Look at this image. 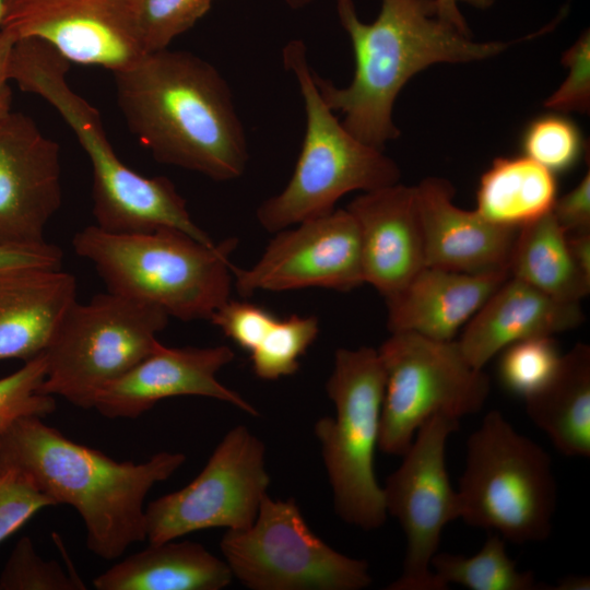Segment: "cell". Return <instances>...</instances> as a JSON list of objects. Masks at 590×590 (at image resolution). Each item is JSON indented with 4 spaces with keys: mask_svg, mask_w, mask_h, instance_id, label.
I'll return each mask as SVG.
<instances>
[{
    "mask_svg": "<svg viewBox=\"0 0 590 590\" xmlns=\"http://www.w3.org/2000/svg\"><path fill=\"white\" fill-rule=\"evenodd\" d=\"M113 74L129 130L158 163L215 181L244 174L246 132L229 85L213 64L165 48Z\"/></svg>",
    "mask_w": 590,
    "mask_h": 590,
    "instance_id": "obj_1",
    "label": "cell"
},
{
    "mask_svg": "<svg viewBox=\"0 0 590 590\" xmlns=\"http://www.w3.org/2000/svg\"><path fill=\"white\" fill-rule=\"evenodd\" d=\"M340 24L354 52L351 83L338 87L315 71L319 93L344 128L382 150L399 137L393 122L398 94L417 72L435 63H465L503 52L509 43L475 42L438 16L436 0H381L377 19L359 20L353 0H337Z\"/></svg>",
    "mask_w": 590,
    "mask_h": 590,
    "instance_id": "obj_2",
    "label": "cell"
},
{
    "mask_svg": "<svg viewBox=\"0 0 590 590\" xmlns=\"http://www.w3.org/2000/svg\"><path fill=\"white\" fill-rule=\"evenodd\" d=\"M0 461L25 471L55 505L73 507L85 524L88 550L109 560L146 540L145 496L186 456L162 451L141 463L116 461L69 439L42 417L25 416L0 434Z\"/></svg>",
    "mask_w": 590,
    "mask_h": 590,
    "instance_id": "obj_3",
    "label": "cell"
},
{
    "mask_svg": "<svg viewBox=\"0 0 590 590\" xmlns=\"http://www.w3.org/2000/svg\"><path fill=\"white\" fill-rule=\"evenodd\" d=\"M235 237L208 245L179 229L116 235L96 225L72 239L90 260L107 292L156 306L182 321L209 320L229 299V257Z\"/></svg>",
    "mask_w": 590,
    "mask_h": 590,
    "instance_id": "obj_4",
    "label": "cell"
},
{
    "mask_svg": "<svg viewBox=\"0 0 590 590\" xmlns=\"http://www.w3.org/2000/svg\"><path fill=\"white\" fill-rule=\"evenodd\" d=\"M283 62L297 80L306 130L287 185L257 209V220L271 233L333 211L349 192L394 185L401 176L393 160L355 138L327 106L302 40L293 39L284 47Z\"/></svg>",
    "mask_w": 590,
    "mask_h": 590,
    "instance_id": "obj_5",
    "label": "cell"
},
{
    "mask_svg": "<svg viewBox=\"0 0 590 590\" xmlns=\"http://www.w3.org/2000/svg\"><path fill=\"white\" fill-rule=\"evenodd\" d=\"M460 519L512 543L552 533L557 486L548 452L493 410L470 435L457 489Z\"/></svg>",
    "mask_w": 590,
    "mask_h": 590,
    "instance_id": "obj_6",
    "label": "cell"
},
{
    "mask_svg": "<svg viewBox=\"0 0 590 590\" xmlns=\"http://www.w3.org/2000/svg\"><path fill=\"white\" fill-rule=\"evenodd\" d=\"M385 387L377 350L338 349L326 384L335 415L321 417L314 426L335 512L365 531L380 528L388 516L374 468Z\"/></svg>",
    "mask_w": 590,
    "mask_h": 590,
    "instance_id": "obj_7",
    "label": "cell"
},
{
    "mask_svg": "<svg viewBox=\"0 0 590 590\" xmlns=\"http://www.w3.org/2000/svg\"><path fill=\"white\" fill-rule=\"evenodd\" d=\"M161 308L110 292L67 311L44 352L46 377L40 391L82 409L157 345L168 323Z\"/></svg>",
    "mask_w": 590,
    "mask_h": 590,
    "instance_id": "obj_8",
    "label": "cell"
},
{
    "mask_svg": "<svg viewBox=\"0 0 590 590\" xmlns=\"http://www.w3.org/2000/svg\"><path fill=\"white\" fill-rule=\"evenodd\" d=\"M377 351L386 375L378 448L387 455L402 457L430 417L460 420L488 398V376L467 362L456 340L392 332Z\"/></svg>",
    "mask_w": 590,
    "mask_h": 590,
    "instance_id": "obj_9",
    "label": "cell"
},
{
    "mask_svg": "<svg viewBox=\"0 0 590 590\" xmlns=\"http://www.w3.org/2000/svg\"><path fill=\"white\" fill-rule=\"evenodd\" d=\"M233 577L252 590H361L371 583L366 560L321 540L291 498L263 497L252 524L220 542Z\"/></svg>",
    "mask_w": 590,
    "mask_h": 590,
    "instance_id": "obj_10",
    "label": "cell"
},
{
    "mask_svg": "<svg viewBox=\"0 0 590 590\" xmlns=\"http://www.w3.org/2000/svg\"><path fill=\"white\" fill-rule=\"evenodd\" d=\"M264 453L263 442L246 426L229 429L196 479L148 505L150 544L203 529L250 527L270 484Z\"/></svg>",
    "mask_w": 590,
    "mask_h": 590,
    "instance_id": "obj_11",
    "label": "cell"
},
{
    "mask_svg": "<svg viewBox=\"0 0 590 590\" xmlns=\"http://www.w3.org/2000/svg\"><path fill=\"white\" fill-rule=\"evenodd\" d=\"M459 420L435 415L416 432L400 467L386 481L387 514L400 523L406 538L401 575L388 590H446L432 569L444 528L460 519V500L446 468L448 437Z\"/></svg>",
    "mask_w": 590,
    "mask_h": 590,
    "instance_id": "obj_12",
    "label": "cell"
},
{
    "mask_svg": "<svg viewBox=\"0 0 590 590\" xmlns=\"http://www.w3.org/2000/svg\"><path fill=\"white\" fill-rule=\"evenodd\" d=\"M231 271L244 297L306 287L351 291L365 283L356 221L346 209L305 220L276 232L251 268L232 264Z\"/></svg>",
    "mask_w": 590,
    "mask_h": 590,
    "instance_id": "obj_13",
    "label": "cell"
},
{
    "mask_svg": "<svg viewBox=\"0 0 590 590\" xmlns=\"http://www.w3.org/2000/svg\"><path fill=\"white\" fill-rule=\"evenodd\" d=\"M0 30L37 38L70 63L113 73L143 55L129 0H4Z\"/></svg>",
    "mask_w": 590,
    "mask_h": 590,
    "instance_id": "obj_14",
    "label": "cell"
},
{
    "mask_svg": "<svg viewBox=\"0 0 590 590\" xmlns=\"http://www.w3.org/2000/svg\"><path fill=\"white\" fill-rule=\"evenodd\" d=\"M59 144L27 115L0 126V244L46 241L45 227L62 201Z\"/></svg>",
    "mask_w": 590,
    "mask_h": 590,
    "instance_id": "obj_15",
    "label": "cell"
},
{
    "mask_svg": "<svg viewBox=\"0 0 590 590\" xmlns=\"http://www.w3.org/2000/svg\"><path fill=\"white\" fill-rule=\"evenodd\" d=\"M226 345L154 350L96 397L94 409L108 418H137L161 400L179 396L216 399L252 416L258 410L216 379L217 371L234 359Z\"/></svg>",
    "mask_w": 590,
    "mask_h": 590,
    "instance_id": "obj_16",
    "label": "cell"
},
{
    "mask_svg": "<svg viewBox=\"0 0 590 590\" xmlns=\"http://www.w3.org/2000/svg\"><path fill=\"white\" fill-rule=\"evenodd\" d=\"M346 210L359 232L364 282L387 299L426 267L415 186L366 191Z\"/></svg>",
    "mask_w": 590,
    "mask_h": 590,
    "instance_id": "obj_17",
    "label": "cell"
},
{
    "mask_svg": "<svg viewBox=\"0 0 590 590\" xmlns=\"http://www.w3.org/2000/svg\"><path fill=\"white\" fill-rule=\"evenodd\" d=\"M415 191L426 267L469 274H509L519 229L495 225L475 210L457 206L455 188L446 179L426 178Z\"/></svg>",
    "mask_w": 590,
    "mask_h": 590,
    "instance_id": "obj_18",
    "label": "cell"
},
{
    "mask_svg": "<svg viewBox=\"0 0 590 590\" xmlns=\"http://www.w3.org/2000/svg\"><path fill=\"white\" fill-rule=\"evenodd\" d=\"M585 320L579 303L555 299L509 276L465 324L457 341L467 362L483 367L508 345L536 337H553Z\"/></svg>",
    "mask_w": 590,
    "mask_h": 590,
    "instance_id": "obj_19",
    "label": "cell"
},
{
    "mask_svg": "<svg viewBox=\"0 0 590 590\" xmlns=\"http://www.w3.org/2000/svg\"><path fill=\"white\" fill-rule=\"evenodd\" d=\"M508 273L469 274L423 268L401 291L386 299L390 332H413L453 341L458 331L509 278Z\"/></svg>",
    "mask_w": 590,
    "mask_h": 590,
    "instance_id": "obj_20",
    "label": "cell"
},
{
    "mask_svg": "<svg viewBox=\"0 0 590 590\" xmlns=\"http://www.w3.org/2000/svg\"><path fill=\"white\" fill-rule=\"evenodd\" d=\"M76 279L61 269L0 273V361L27 362L49 345L76 302Z\"/></svg>",
    "mask_w": 590,
    "mask_h": 590,
    "instance_id": "obj_21",
    "label": "cell"
},
{
    "mask_svg": "<svg viewBox=\"0 0 590 590\" xmlns=\"http://www.w3.org/2000/svg\"><path fill=\"white\" fill-rule=\"evenodd\" d=\"M232 579L226 562L203 545L172 540L126 557L93 585L98 590H221Z\"/></svg>",
    "mask_w": 590,
    "mask_h": 590,
    "instance_id": "obj_22",
    "label": "cell"
},
{
    "mask_svg": "<svg viewBox=\"0 0 590 590\" xmlns=\"http://www.w3.org/2000/svg\"><path fill=\"white\" fill-rule=\"evenodd\" d=\"M530 420L566 457L590 456V346L577 343L548 381L524 399Z\"/></svg>",
    "mask_w": 590,
    "mask_h": 590,
    "instance_id": "obj_23",
    "label": "cell"
},
{
    "mask_svg": "<svg viewBox=\"0 0 590 590\" xmlns=\"http://www.w3.org/2000/svg\"><path fill=\"white\" fill-rule=\"evenodd\" d=\"M556 199L555 174L526 155L498 157L480 179L475 211L495 225L520 229L550 213Z\"/></svg>",
    "mask_w": 590,
    "mask_h": 590,
    "instance_id": "obj_24",
    "label": "cell"
},
{
    "mask_svg": "<svg viewBox=\"0 0 590 590\" xmlns=\"http://www.w3.org/2000/svg\"><path fill=\"white\" fill-rule=\"evenodd\" d=\"M509 274L562 302L579 303L590 292V279L576 266L552 211L519 229Z\"/></svg>",
    "mask_w": 590,
    "mask_h": 590,
    "instance_id": "obj_25",
    "label": "cell"
},
{
    "mask_svg": "<svg viewBox=\"0 0 590 590\" xmlns=\"http://www.w3.org/2000/svg\"><path fill=\"white\" fill-rule=\"evenodd\" d=\"M505 541L493 534L472 556L437 552L432 558V569L445 585L456 583L471 590H551V585L536 581L531 571L517 568Z\"/></svg>",
    "mask_w": 590,
    "mask_h": 590,
    "instance_id": "obj_26",
    "label": "cell"
},
{
    "mask_svg": "<svg viewBox=\"0 0 590 590\" xmlns=\"http://www.w3.org/2000/svg\"><path fill=\"white\" fill-rule=\"evenodd\" d=\"M319 333L315 316L291 315L276 319L259 345L250 352L255 375L264 380L291 376Z\"/></svg>",
    "mask_w": 590,
    "mask_h": 590,
    "instance_id": "obj_27",
    "label": "cell"
},
{
    "mask_svg": "<svg viewBox=\"0 0 590 590\" xmlns=\"http://www.w3.org/2000/svg\"><path fill=\"white\" fill-rule=\"evenodd\" d=\"M215 0H129L144 54L168 48L211 9Z\"/></svg>",
    "mask_w": 590,
    "mask_h": 590,
    "instance_id": "obj_28",
    "label": "cell"
},
{
    "mask_svg": "<svg viewBox=\"0 0 590 590\" xmlns=\"http://www.w3.org/2000/svg\"><path fill=\"white\" fill-rule=\"evenodd\" d=\"M500 353L499 380L508 392L523 400L548 381L562 357L553 337L521 340Z\"/></svg>",
    "mask_w": 590,
    "mask_h": 590,
    "instance_id": "obj_29",
    "label": "cell"
},
{
    "mask_svg": "<svg viewBox=\"0 0 590 590\" xmlns=\"http://www.w3.org/2000/svg\"><path fill=\"white\" fill-rule=\"evenodd\" d=\"M523 155L553 174L571 169L580 160L585 143L570 119L550 114L532 120L521 139Z\"/></svg>",
    "mask_w": 590,
    "mask_h": 590,
    "instance_id": "obj_30",
    "label": "cell"
},
{
    "mask_svg": "<svg viewBox=\"0 0 590 590\" xmlns=\"http://www.w3.org/2000/svg\"><path fill=\"white\" fill-rule=\"evenodd\" d=\"M45 377L46 358L42 353L0 378V434L20 417L43 418L56 410L54 396L40 391Z\"/></svg>",
    "mask_w": 590,
    "mask_h": 590,
    "instance_id": "obj_31",
    "label": "cell"
},
{
    "mask_svg": "<svg viewBox=\"0 0 590 590\" xmlns=\"http://www.w3.org/2000/svg\"><path fill=\"white\" fill-rule=\"evenodd\" d=\"M85 589L78 577L69 576L56 560L37 555L28 536L21 538L0 575V590Z\"/></svg>",
    "mask_w": 590,
    "mask_h": 590,
    "instance_id": "obj_32",
    "label": "cell"
},
{
    "mask_svg": "<svg viewBox=\"0 0 590 590\" xmlns=\"http://www.w3.org/2000/svg\"><path fill=\"white\" fill-rule=\"evenodd\" d=\"M49 506L54 502L25 471L0 461V543Z\"/></svg>",
    "mask_w": 590,
    "mask_h": 590,
    "instance_id": "obj_33",
    "label": "cell"
},
{
    "mask_svg": "<svg viewBox=\"0 0 590 590\" xmlns=\"http://www.w3.org/2000/svg\"><path fill=\"white\" fill-rule=\"evenodd\" d=\"M562 63L568 69L559 87L544 106L558 113H588L590 107V32L585 31L563 54Z\"/></svg>",
    "mask_w": 590,
    "mask_h": 590,
    "instance_id": "obj_34",
    "label": "cell"
},
{
    "mask_svg": "<svg viewBox=\"0 0 590 590\" xmlns=\"http://www.w3.org/2000/svg\"><path fill=\"white\" fill-rule=\"evenodd\" d=\"M210 321L241 349L253 351L276 318L267 309L247 302L228 299Z\"/></svg>",
    "mask_w": 590,
    "mask_h": 590,
    "instance_id": "obj_35",
    "label": "cell"
},
{
    "mask_svg": "<svg viewBox=\"0 0 590 590\" xmlns=\"http://www.w3.org/2000/svg\"><path fill=\"white\" fill-rule=\"evenodd\" d=\"M62 250L47 241L35 245L0 244V273L30 269H61Z\"/></svg>",
    "mask_w": 590,
    "mask_h": 590,
    "instance_id": "obj_36",
    "label": "cell"
},
{
    "mask_svg": "<svg viewBox=\"0 0 590 590\" xmlns=\"http://www.w3.org/2000/svg\"><path fill=\"white\" fill-rule=\"evenodd\" d=\"M552 214L566 234L590 231V172L568 193L557 198Z\"/></svg>",
    "mask_w": 590,
    "mask_h": 590,
    "instance_id": "obj_37",
    "label": "cell"
},
{
    "mask_svg": "<svg viewBox=\"0 0 590 590\" xmlns=\"http://www.w3.org/2000/svg\"><path fill=\"white\" fill-rule=\"evenodd\" d=\"M14 43L11 35L0 30V126L13 111L9 63Z\"/></svg>",
    "mask_w": 590,
    "mask_h": 590,
    "instance_id": "obj_38",
    "label": "cell"
},
{
    "mask_svg": "<svg viewBox=\"0 0 590 590\" xmlns=\"http://www.w3.org/2000/svg\"><path fill=\"white\" fill-rule=\"evenodd\" d=\"M566 236L576 266L590 279V231L570 233Z\"/></svg>",
    "mask_w": 590,
    "mask_h": 590,
    "instance_id": "obj_39",
    "label": "cell"
},
{
    "mask_svg": "<svg viewBox=\"0 0 590 590\" xmlns=\"http://www.w3.org/2000/svg\"><path fill=\"white\" fill-rule=\"evenodd\" d=\"M438 7V16L451 24L463 34L471 35L464 16L462 15L457 0H436Z\"/></svg>",
    "mask_w": 590,
    "mask_h": 590,
    "instance_id": "obj_40",
    "label": "cell"
},
{
    "mask_svg": "<svg viewBox=\"0 0 590 590\" xmlns=\"http://www.w3.org/2000/svg\"><path fill=\"white\" fill-rule=\"evenodd\" d=\"M589 576L568 575L562 577L557 583L551 585V590H589Z\"/></svg>",
    "mask_w": 590,
    "mask_h": 590,
    "instance_id": "obj_41",
    "label": "cell"
},
{
    "mask_svg": "<svg viewBox=\"0 0 590 590\" xmlns=\"http://www.w3.org/2000/svg\"><path fill=\"white\" fill-rule=\"evenodd\" d=\"M496 0H457V2H464L465 4L475 9L485 10L491 8Z\"/></svg>",
    "mask_w": 590,
    "mask_h": 590,
    "instance_id": "obj_42",
    "label": "cell"
},
{
    "mask_svg": "<svg viewBox=\"0 0 590 590\" xmlns=\"http://www.w3.org/2000/svg\"><path fill=\"white\" fill-rule=\"evenodd\" d=\"M315 0H285L286 4L292 9H300L305 5L310 4Z\"/></svg>",
    "mask_w": 590,
    "mask_h": 590,
    "instance_id": "obj_43",
    "label": "cell"
},
{
    "mask_svg": "<svg viewBox=\"0 0 590 590\" xmlns=\"http://www.w3.org/2000/svg\"><path fill=\"white\" fill-rule=\"evenodd\" d=\"M3 1H4V0H0V20H1V14H2Z\"/></svg>",
    "mask_w": 590,
    "mask_h": 590,
    "instance_id": "obj_44",
    "label": "cell"
}]
</instances>
